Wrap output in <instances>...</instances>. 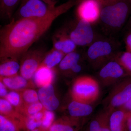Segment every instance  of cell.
Wrapping results in <instances>:
<instances>
[{
  "label": "cell",
  "mask_w": 131,
  "mask_h": 131,
  "mask_svg": "<svg viewBox=\"0 0 131 131\" xmlns=\"http://www.w3.org/2000/svg\"><path fill=\"white\" fill-rule=\"evenodd\" d=\"M80 59L81 55L75 51L66 54L59 64V69L69 74L71 69L80 63Z\"/></svg>",
  "instance_id": "obj_19"
},
{
  "label": "cell",
  "mask_w": 131,
  "mask_h": 131,
  "mask_svg": "<svg viewBox=\"0 0 131 131\" xmlns=\"http://www.w3.org/2000/svg\"><path fill=\"white\" fill-rule=\"evenodd\" d=\"M43 107V106L40 102L32 103L28 106H26V114L27 115L28 117L32 116L41 112Z\"/></svg>",
  "instance_id": "obj_26"
},
{
  "label": "cell",
  "mask_w": 131,
  "mask_h": 131,
  "mask_svg": "<svg viewBox=\"0 0 131 131\" xmlns=\"http://www.w3.org/2000/svg\"><path fill=\"white\" fill-rule=\"evenodd\" d=\"M21 98V96L18 93L14 91L9 92L5 97L6 100L8 101L12 106L15 107L20 105Z\"/></svg>",
  "instance_id": "obj_27"
},
{
  "label": "cell",
  "mask_w": 131,
  "mask_h": 131,
  "mask_svg": "<svg viewBox=\"0 0 131 131\" xmlns=\"http://www.w3.org/2000/svg\"><path fill=\"white\" fill-rule=\"evenodd\" d=\"M44 2L51 7H55L56 4V0H42Z\"/></svg>",
  "instance_id": "obj_34"
},
{
  "label": "cell",
  "mask_w": 131,
  "mask_h": 131,
  "mask_svg": "<svg viewBox=\"0 0 131 131\" xmlns=\"http://www.w3.org/2000/svg\"><path fill=\"white\" fill-rule=\"evenodd\" d=\"M54 117V113L52 111L46 110L44 112V115L42 120V127L48 129L52 123Z\"/></svg>",
  "instance_id": "obj_28"
},
{
  "label": "cell",
  "mask_w": 131,
  "mask_h": 131,
  "mask_svg": "<svg viewBox=\"0 0 131 131\" xmlns=\"http://www.w3.org/2000/svg\"><path fill=\"white\" fill-rule=\"evenodd\" d=\"M43 50L36 49L28 50L23 54L24 57L20 72L21 76L26 80H29L33 77L42 63L46 54Z\"/></svg>",
  "instance_id": "obj_8"
},
{
  "label": "cell",
  "mask_w": 131,
  "mask_h": 131,
  "mask_svg": "<svg viewBox=\"0 0 131 131\" xmlns=\"http://www.w3.org/2000/svg\"><path fill=\"white\" fill-rule=\"evenodd\" d=\"M130 19H131V18ZM130 27H131V22H130Z\"/></svg>",
  "instance_id": "obj_39"
},
{
  "label": "cell",
  "mask_w": 131,
  "mask_h": 131,
  "mask_svg": "<svg viewBox=\"0 0 131 131\" xmlns=\"http://www.w3.org/2000/svg\"><path fill=\"white\" fill-rule=\"evenodd\" d=\"M81 126V124L66 116L52 123L47 131H78Z\"/></svg>",
  "instance_id": "obj_15"
},
{
  "label": "cell",
  "mask_w": 131,
  "mask_h": 131,
  "mask_svg": "<svg viewBox=\"0 0 131 131\" xmlns=\"http://www.w3.org/2000/svg\"><path fill=\"white\" fill-rule=\"evenodd\" d=\"M6 86L2 82H0V96L1 97H5L8 93Z\"/></svg>",
  "instance_id": "obj_31"
},
{
  "label": "cell",
  "mask_w": 131,
  "mask_h": 131,
  "mask_svg": "<svg viewBox=\"0 0 131 131\" xmlns=\"http://www.w3.org/2000/svg\"><path fill=\"white\" fill-rule=\"evenodd\" d=\"M39 99L46 110L53 111L59 105V102L56 95L51 84L41 87L38 91Z\"/></svg>",
  "instance_id": "obj_12"
},
{
  "label": "cell",
  "mask_w": 131,
  "mask_h": 131,
  "mask_svg": "<svg viewBox=\"0 0 131 131\" xmlns=\"http://www.w3.org/2000/svg\"><path fill=\"white\" fill-rule=\"evenodd\" d=\"M116 52L112 42L107 39H98L89 46L86 57L92 68L99 70L113 58Z\"/></svg>",
  "instance_id": "obj_4"
},
{
  "label": "cell",
  "mask_w": 131,
  "mask_h": 131,
  "mask_svg": "<svg viewBox=\"0 0 131 131\" xmlns=\"http://www.w3.org/2000/svg\"><path fill=\"white\" fill-rule=\"evenodd\" d=\"M113 58L121 66L127 76L131 77V52L127 51L117 52Z\"/></svg>",
  "instance_id": "obj_22"
},
{
  "label": "cell",
  "mask_w": 131,
  "mask_h": 131,
  "mask_svg": "<svg viewBox=\"0 0 131 131\" xmlns=\"http://www.w3.org/2000/svg\"><path fill=\"white\" fill-rule=\"evenodd\" d=\"M64 29L77 46H89L95 40L92 24L82 20L78 19L72 28Z\"/></svg>",
  "instance_id": "obj_6"
},
{
  "label": "cell",
  "mask_w": 131,
  "mask_h": 131,
  "mask_svg": "<svg viewBox=\"0 0 131 131\" xmlns=\"http://www.w3.org/2000/svg\"><path fill=\"white\" fill-rule=\"evenodd\" d=\"M129 112L120 108L110 114L109 122L112 131H127L126 121Z\"/></svg>",
  "instance_id": "obj_14"
},
{
  "label": "cell",
  "mask_w": 131,
  "mask_h": 131,
  "mask_svg": "<svg viewBox=\"0 0 131 131\" xmlns=\"http://www.w3.org/2000/svg\"><path fill=\"white\" fill-rule=\"evenodd\" d=\"M54 78V73L52 69L40 65L33 76L34 82L39 88L51 84Z\"/></svg>",
  "instance_id": "obj_16"
},
{
  "label": "cell",
  "mask_w": 131,
  "mask_h": 131,
  "mask_svg": "<svg viewBox=\"0 0 131 131\" xmlns=\"http://www.w3.org/2000/svg\"><path fill=\"white\" fill-rule=\"evenodd\" d=\"M98 70L97 79L101 85L104 87L113 86L128 77L121 66L113 58Z\"/></svg>",
  "instance_id": "obj_7"
},
{
  "label": "cell",
  "mask_w": 131,
  "mask_h": 131,
  "mask_svg": "<svg viewBox=\"0 0 131 131\" xmlns=\"http://www.w3.org/2000/svg\"><path fill=\"white\" fill-rule=\"evenodd\" d=\"M27 1V0H21V4H20V5L24 4V3H25Z\"/></svg>",
  "instance_id": "obj_37"
},
{
  "label": "cell",
  "mask_w": 131,
  "mask_h": 131,
  "mask_svg": "<svg viewBox=\"0 0 131 131\" xmlns=\"http://www.w3.org/2000/svg\"><path fill=\"white\" fill-rule=\"evenodd\" d=\"M53 48L66 55L75 51L77 45L71 40L64 28L54 35Z\"/></svg>",
  "instance_id": "obj_13"
},
{
  "label": "cell",
  "mask_w": 131,
  "mask_h": 131,
  "mask_svg": "<svg viewBox=\"0 0 131 131\" xmlns=\"http://www.w3.org/2000/svg\"><path fill=\"white\" fill-rule=\"evenodd\" d=\"M54 7L42 0H27L20 5L17 14L18 17L14 19L43 17Z\"/></svg>",
  "instance_id": "obj_10"
},
{
  "label": "cell",
  "mask_w": 131,
  "mask_h": 131,
  "mask_svg": "<svg viewBox=\"0 0 131 131\" xmlns=\"http://www.w3.org/2000/svg\"><path fill=\"white\" fill-rule=\"evenodd\" d=\"M131 98V77L123 78L113 86L103 102L104 110L111 113L122 107Z\"/></svg>",
  "instance_id": "obj_5"
},
{
  "label": "cell",
  "mask_w": 131,
  "mask_h": 131,
  "mask_svg": "<svg viewBox=\"0 0 131 131\" xmlns=\"http://www.w3.org/2000/svg\"><path fill=\"white\" fill-rule=\"evenodd\" d=\"M104 110L105 111V114L101 131H112L110 128V122H109V117L111 113L106 110Z\"/></svg>",
  "instance_id": "obj_29"
},
{
  "label": "cell",
  "mask_w": 131,
  "mask_h": 131,
  "mask_svg": "<svg viewBox=\"0 0 131 131\" xmlns=\"http://www.w3.org/2000/svg\"><path fill=\"white\" fill-rule=\"evenodd\" d=\"M68 109L69 116L66 117L80 124L82 119L90 117L94 111L92 105L82 103L73 99L68 105Z\"/></svg>",
  "instance_id": "obj_11"
},
{
  "label": "cell",
  "mask_w": 131,
  "mask_h": 131,
  "mask_svg": "<svg viewBox=\"0 0 131 131\" xmlns=\"http://www.w3.org/2000/svg\"><path fill=\"white\" fill-rule=\"evenodd\" d=\"M38 127H37V128H35L33 130H30L27 131H46V129H44L42 127L40 128H38Z\"/></svg>",
  "instance_id": "obj_36"
},
{
  "label": "cell",
  "mask_w": 131,
  "mask_h": 131,
  "mask_svg": "<svg viewBox=\"0 0 131 131\" xmlns=\"http://www.w3.org/2000/svg\"><path fill=\"white\" fill-rule=\"evenodd\" d=\"M77 15L78 19L92 24L99 20L102 7L98 0H81L77 5Z\"/></svg>",
  "instance_id": "obj_9"
},
{
  "label": "cell",
  "mask_w": 131,
  "mask_h": 131,
  "mask_svg": "<svg viewBox=\"0 0 131 131\" xmlns=\"http://www.w3.org/2000/svg\"><path fill=\"white\" fill-rule=\"evenodd\" d=\"M21 97L26 104L29 105L38 102L39 101L38 93L31 89L25 90L22 93Z\"/></svg>",
  "instance_id": "obj_25"
},
{
  "label": "cell",
  "mask_w": 131,
  "mask_h": 131,
  "mask_svg": "<svg viewBox=\"0 0 131 131\" xmlns=\"http://www.w3.org/2000/svg\"><path fill=\"white\" fill-rule=\"evenodd\" d=\"M105 114L103 109L96 114L90 121L86 131H101Z\"/></svg>",
  "instance_id": "obj_24"
},
{
  "label": "cell",
  "mask_w": 131,
  "mask_h": 131,
  "mask_svg": "<svg viewBox=\"0 0 131 131\" xmlns=\"http://www.w3.org/2000/svg\"><path fill=\"white\" fill-rule=\"evenodd\" d=\"M129 1L130 2V3L131 4V0H129Z\"/></svg>",
  "instance_id": "obj_38"
},
{
  "label": "cell",
  "mask_w": 131,
  "mask_h": 131,
  "mask_svg": "<svg viewBox=\"0 0 131 131\" xmlns=\"http://www.w3.org/2000/svg\"><path fill=\"white\" fill-rule=\"evenodd\" d=\"M2 82L6 86L12 90L22 89L26 86L27 80L21 76L15 75L3 77Z\"/></svg>",
  "instance_id": "obj_23"
},
{
  "label": "cell",
  "mask_w": 131,
  "mask_h": 131,
  "mask_svg": "<svg viewBox=\"0 0 131 131\" xmlns=\"http://www.w3.org/2000/svg\"><path fill=\"white\" fill-rule=\"evenodd\" d=\"M99 20L104 28L112 31L122 28L131 13L129 0H119L102 3Z\"/></svg>",
  "instance_id": "obj_2"
},
{
  "label": "cell",
  "mask_w": 131,
  "mask_h": 131,
  "mask_svg": "<svg viewBox=\"0 0 131 131\" xmlns=\"http://www.w3.org/2000/svg\"><path fill=\"white\" fill-rule=\"evenodd\" d=\"M121 108L128 112H131V98Z\"/></svg>",
  "instance_id": "obj_33"
},
{
  "label": "cell",
  "mask_w": 131,
  "mask_h": 131,
  "mask_svg": "<svg viewBox=\"0 0 131 131\" xmlns=\"http://www.w3.org/2000/svg\"><path fill=\"white\" fill-rule=\"evenodd\" d=\"M81 0H69L42 17L13 18L0 31L1 59H16L23 55L46 32L56 19Z\"/></svg>",
  "instance_id": "obj_1"
},
{
  "label": "cell",
  "mask_w": 131,
  "mask_h": 131,
  "mask_svg": "<svg viewBox=\"0 0 131 131\" xmlns=\"http://www.w3.org/2000/svg\"><path fill=\"white\" fill-rule=\"evenodd\" d=\"M21 0H0L1 17L12 20L14 12Z\"/></svg>",
  "instance_id": "obj_20"
},
{
  "label": "cell",
  "mask_w": 131,
  "mask_h": 131,
  "mask_svg": "<svg viewBox=\"0 0 131 131\" xmlns=\"http://www.w3.org/2000/svg\"><path fill=\"white\" fill-rule=\"evenodd\" d=\"M126 51L131 52V27H129V30L127 33L125 38Z\"/></svg>",
  "instance_id": "obj_30"
},
{
  "label": "cell",
  "mask_w": 131,
  "mask_h": 131,
  "mask_svg": "<svg viewBox=\"0 0 131 131\" xmlns=\"http://www.w3.org/2000/svg\"><path fill=\"white\" fill-rule=\"evenodd\" d=\"M101 86L98 80L91 76L84 75L78 77L74 80L71 86V98L92 105L100 98Z\"/></svg>",
  "instance_id": "obj_3"
},
{
  "label": "cell",
  "mask_w": 131,
  "mask_h": 131,
  "mask_svg": "<svg viewBox=\"0 0 131 131\" xmlns=\"http://www.w3.org/2000/svg\"><path fill=\"white\" fill-rule=\"evenodd\" d=\"M4 62L0 66V75L2 77H7L16 75L20 69V66L16 61V59H2Z\"/></svg>",
  "instance_id": "obj_17"
},
{
  "label": "cell",
  "mask_w": 131,
  "mask_h": 131,
  "mask_svg": "<svg viewBox=\"0 0 131 131\" xmlns=\"http://www.w3.org/2000/svg\"><path fill=\"white\" fill-rule=\"evenodd\" d=\"M27 129L19 121L3 115H0V131H21Z\"/></svg>",
  "instance_id": "obj_18"
},
{
  "label": "cell",
  "mask_w": 131,
  "mask_h": 131,
  "mask_svg": "<svg viewBox=\"0 0 131 131\" xmlns=\"http://www.w3.org/2000/svg\"><path fill=\"white\" fill-rule=\"evenodd\" d=\"M65 55L62 52L53 48L46 54L40 65L52 69L57 64L60 63Z\"/></svg>",
  "instance_id": "obj_21"
},
{
  "label": "cell",
  "mask_w": 131,
  "mask_h": 131,
  "mask_svg": "<svg viewBox=\"0 0 131 131\" xmlns=\"http://www.w3.org/2000/svg\"><path fill=\"white\" fill-rule=\"evenodd\" d=\"M127 131H131V112H129L126 121Z\"/></svg>",
  "instance_id": "obj_32"
},
{
  "label": "cell",
  "mask_w": 131,
  "mask_h": 131,
  "mask_svg": "<svg viewBox=\"0 0 131 131\" xmlns=\"http://www.w3.org/2000/svg\"><path fill=\"white\" fill-rule=\"evenodd\" d=\"M102 3H108L113 2L116 1H119V0H98Z\"/></svg>",
  "instance_id": "obj_35"
}]
</instances>
